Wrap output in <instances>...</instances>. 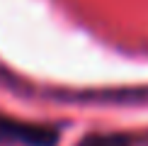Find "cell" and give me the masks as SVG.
Listing matches in <instances>:
<instances>
[{"label":"cell","instance_id":"obj_1","mask_svg":"<svg viewBox=\"0 0 148 146\" xmlns=\"http://www.w3.org/2000/svg\"><path fill=\"white\" fill-rule=\"evenodd\" d=\"M0 141H12L24 146H53L56 132L41 124H27V122L0 117Z\"/></svg>","mask_w":148,"mask_h":146},{"label":"cell","instance_id":"obj_2","mask_svg":"<svg viewBox=\"0 0 148 146\" xmlns=\"http://www.w3.org/2000/svg\"><path fill=\"white\" fill-rule=\"evenodd\" d=\"M78 146H126V141L119 136H112V134H95V136L83 139Z\"/></svg>","mask_w":148,"mask_h":146}]
</instances>
